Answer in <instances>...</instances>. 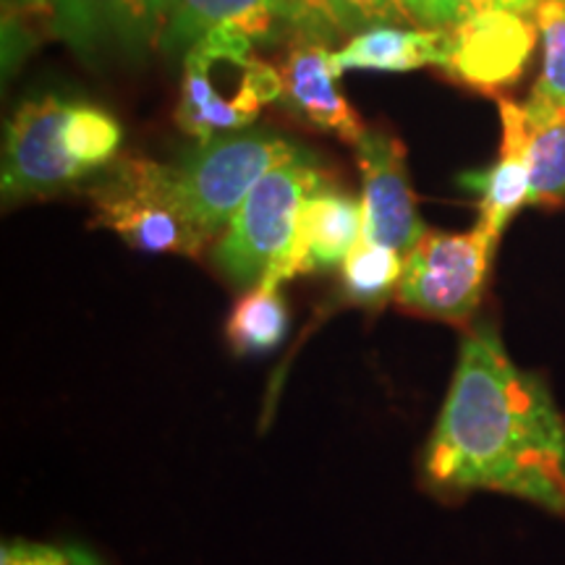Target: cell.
<instances>
[{"label": "cell", "instance_id": "cell-16", "mask_svg": "<svg viewBox=\"0 0 565 565\" xmlns=\"http://www.w3.org/2000/svg\"><path fill=\"white\" fill-rule=\"evenodd\" d=\"M259 9H275L296 26H315L303 0H171L160 45L168 53L189 51L221 24H238ZM317 30V26H315ZM322 32V30H320ZM328 34V32H324Z\"/></svg>", "mask_w": 565, "mask_h": 565}, {"label": "cell", "instance_id": "cell-18", "mask_svg": "<svg viewBox=\"0 0 565 565\" xmlns=\"http://www.w3.org/2000/svg\"><path fill=\"white\" fill-rule=\"evenodd\" d=\"M401 275H404L401 252L362 236L341 267V294L345 303L377 312L395 296Z\"/></svg>", "mask_w": 565, "mask_h": 565}, {"label": "cell", "instance_id": "cell-26", "mask_svg": "<svg viewBox=\"0 0 565 565\" xmlns=\"http://www.w3.org/2000/svg\"><path fill=\"white\" fill-rule=\"evenodd\" d=\"M63 565H100V561L84 547H66V561H63Z\"/></svg>", "mask_w": 565, "mask_h": 565}, {"label": "cell", "instance_id": "cell-22", "mask_svg": "<svg viewBox=\"0 0 565 565\" xmlns=\"http://www.w3.org/2000/svg\"><path fill=\"white\" fill-rule=\"evenodd\" d=\"M330 3H333L338 30L351 34L370 30V26L414 21L406 9V0H330Z\"/></svg>", "mask_w": 565, "mask_h": 565}, {"label": "cell", "instance_id": "cell-21", "mask_svg": "<svg viewBox=\"0 0 565 565\" xmlns=\"http://www.w3.org/2000/svg\"><path fill=\"white\" fill-rule=\"evenodd\" d=\"M536 3L540 0H406V9L422 30H450L479 11L513 9L534 13Z\"/></svg>", "mask_w": 565, "mask_h": 565}, {"label": "cell", "instance_id": "cell-9", "mask_svg": "<svg viewBox=\"0 0 565 565\" xmlns=\"http://www.w3.org/2000/svg\"><path fill=\"white\" fill-rule=\"evenodd\" d=\"M171 0H53V34L84 61H139L160 45Z\"/></svg>", "mask_w": 565, "mask_h": 565}, {"label": "cell", "instance_id": "cell-3", "mask_svg": "<svg viewBox=\"0 0 565 565\" xmlns=\"http://www.w3.org/2000/svg\"><path fill=\"white\" fill-rule=\"evenodd\" d=\"M92 223L116 231L131 249L200 257L210 238L183 210L173 166L145 158L113 162L89 183Z\"/></svg>", "mask_w": 565, "mask_h": 565}, {"label": "cell", "instance_id": "cell-24", "mask_svg": "<svg viewBox=\"0 0 565 565\" xmlns=\"http://www.w3.org/2000/svg\"><path fill=\"white\" fill-rule=\"evenodd\" d=\"M6 26H21V21H47L53 26V0H3Z\"/></svg>", "mask_w": 565, "mask_h": 565}, {"label": "cell", "instance_id": "cell-4", "mask_svg": "<svg viewBox=\"0 0 565 565\" xmlns=\"http://www.w3.org/2000/svg\"><path fill=\"white\" fill-rule=\"evenodd\" d=\"M317 173L320 171L307 154L275 166L233 212L221 242L212 249L215 267L231 286L254 288L265 280L278 286L286 282L282 270L296 238L299 210Z\"/></svg>", "mask_w": 565, "mask_h": 565}, {"label": "cell", "instance_id": "cell-5", "mask_svg": "<svg viewBox=\"0 0 565 565\" xmlns=\"http://www.w3.org/2000/svg\"><path fill=\"white\" fill-rule=\"evenodd\" d=\"M303 154L294 141L267 131L223 134L200 141L173 166L175 189L186 215L212 242L265 173Z\"/></svg>", "mask_w": 565, "mask_h": 565}, {"label": "cell", "instance_id": "cell-1", "mask_svg": "<svg viewBox=\"0 0 565 565\" xmlns=\"http://www.w3.org/2000/svg\"><path fill=\"white\" fill-rule=\"evenodd\" d=\"M429 492H503L565 515V419L540 374L508 356L492 322L466 333L422 458Z\"/></svg>", "mask_w": 565, "mask_h": 565}, {"label": "cell", "instance_id": "cell-23", "mask_svg": "<svg viewBox=\"0 0 565 565\" xmlns=\"http://www.w3.org/2000/svg\"><path fill=\"white\" fill-rule=\"evenodd\" d=\"M66 550L38 545V542H6L0 547V565H63Z\"/></svg>", "mask_w": 565, "mask_h": 565}, {"label": "cell", "instance_id": "cell-6", "mask_svg": "<svg viewBox=\"0 0 565 565\" xmlns=\"http://www.w3.org/2000/svg\"><path fill=\"white\" fill-rule=\"evenodd\" d=\"M498 242L479 223L466 233L427 231L406 254L395 303L408 315L469 328L484 299Z\"/></svg>", "mask_w": 565, "mask_h": 565}, {"label": "cell", "instance_id": "cell-15", "mask_svg": "<svg viewBox=\"0 0 565 565\" xmlns=\"http://www.w3.org/2000/svg\"><path fill=\"white\" fill-rule=\"evenodd\" d=\"M529 129V175L534 207L565 204V108L532 89L524 103Z\"/></svg>", "mask_w": 565, "mask_h": 565}, {"label": "cell", "instance_id": "cell-2", "mask_svg": "<svg viewBox=\"0 0 565 565\" xmlns=\"http://www.w3.org/2000/svg\"><path fill=\"white\" fill-rule=\"evenodd\" d=\"M254 40L236 24H221L186 51L175 121L207 141L249 126L267 103L282 100V74L252 55Z\"/></svg>", "mask_w": 565, "mask_h": 565}, {"label": "cell", "instance_id": "cell-20", "mask_svg": "<svg viewBox=\"0 0 565 565\" xmlns=\"http://www.w3.org/2000/svg\"><path fill=\"white\" fill-rule=\"evenodd\" d=\"M534 19L542 42V74L534 87L565 108V0H540Z\"/></svg>", "mask_w": 565, "mask_h": 565}, {"label": "cell", "instance_id": "cell-19", "mask_svg": "<svg viewBox=\"0 0 565 565\" xmlns=\"http://www.w3.org/2000/svg\"><path fill=\"white\" fill-rule=\"evenodd\" d=\"M63 141L71 158L79 162L92 179L116 160L118 147H121V124L100 105L71 100L66 124H63Z\"/></svg>", "mask_w": 565, "mask_h": 565}, {"label": "cell", "instance_id": "cell-12", "mask_svg": "<svg viewBox=\"0 0 565 565\" xmlns=\"http://www.w3.org/2000/svg\"><path fill=\"white\" fill-rule=\"evenodd\" d=\"M359 238H362V202H356V196L343 192L320 171L309 192L303 194L282 280L343 267Z\"/></svg>", "mask_w": 565, "mask_h": 565}, {"label": "cell", "instance_id": "cell-10", "mask_svg": "<svg viewBox=\"0 0 565 565\" xmlns=\"http://www.w3.org/2000/svg\"><path fill=\"white\" fill-rule=\"evenodd\" d=\"M362 168V236L374 244L408 254L427 225L416 210V196L406 173V147L385 129H366L356 145Z\"/></svg>", "mask_w": 565, "mask_h": 565}, {"label": "cell", "instance_id": "cell-7", "mask_svg": "<svg viewBox=\"0 0 565 565\" xmlns=\"http://www.w3.org/2000/svg\"><path fill=\"white\" fill-rule=\"evenodd\" d=\"M443 32L437 66L454 82L482 95H500L519 84L540 38L534 13L513 9L479 11Z\"/></svg>", "mask_w": 565, "mask_h": 565}, {"label": "cell", "instance_id": "cell-13", "mask_svg": "<svg viewBox=\"0 0 565 565\" xmlns=\"http://www.w3.org/2000/svg\"><path fill=\"white\" fill-rule=\"evenodd\" d=\"M500 141L498 162L484 173L463 175V183L479 194V225L492 236H503L508 223L529 204L532 175H529V129L524 105L511 97H500Z\"/></svg>", "mask_w": 565, "mask_h": 565}, {"label": "cell", "instance_id": "cell-8", "mask_svg": "<svg viewBox=\"0 0 565 565\" xmlns=\"http://www.w3.org/2000/svg\"><path fill=\"white\" fill-rule=\"evenodd\" d=\"M68 103L61 95H42L13 113L3 147L6 202L53 196L89 179L63 141Z\"/></svg>", "mask_w": 565, "mask_h": 565}, {"label": "cell", "instance_id": "cell-25", "mask_svg": "<svg viewBox=\"0 0 565 565\" xmlns=\"http://www.w3.org/2000/svg\"><path fill=\"white\" fill-rule=\"evenodd\" d=\"M303 6H307L309 19H312V24L317 26V30H322L328 34L338 30L333 3H330V0H303ZM338 32H341V30H338Z\"/></svg>", "mask_w": 565, "mask_h": 565}, {"label": "cell", "instance_id": "cell-11", "mask_svg": "<svg viewBox=\"0 0 565 565\" xmlns=\"http://www.w3.org/2000/svg\"><path fill=\"white\" fill-rule=\"evenodd\" d=\"M330 34L315 26H296L286 53L282 74V103L315 129L335 134L356 147L364 139V124L338 89L333 53L328 51Z\"/></svg>", "mask_w": 565, "mask_h": 565}, {"label": "cell", "instance_id": "cell-14", "mask_svg": "<svg viewBox=\"0 0 565 565\" xmlns=\"http://www.w3.org/2000/svg\"><path fill=\"white\" fill-rule=\"evenodd\" d=\"M443 30H401V26H370L353 34L343 51L333 53V68L343 71H416L437 66L443 55Z\"/></svg>", "mask_w": 565, "mask_h": 565}, {"label": "cell", "instance_id": "cell-17", "mask_svg": "<svg viewBox=\"0 0 565 565\" xmlns=\"http://www.w3.org/2000/svg\"><path fill=\"white\" fill-rule=\"evenodd\" d=\"M288 303L282 299L278 282H259L238 296L225 322V341L238 356L270 353L288 335Z\"/></svg>", "mask_w": 565, "mask_h": 565}]
</instances>
